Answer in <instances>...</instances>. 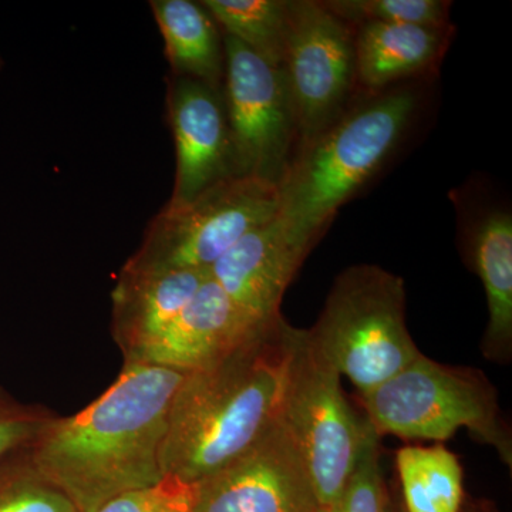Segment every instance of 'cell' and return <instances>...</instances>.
Instances as JSON below:
<instances>
[{
	"instance_id": "2",
	"label": "cell",
	"mask_w": 512,
	"mask_h": 512,
	"mask_svg": "<svg viewBox=\"0 0 512 512\" xmlns=\"http://www.w3.org/2000/svg\"><path fill=\"white\" fill-rule=\"evenodd\" d=\"M298 335L282 315L265 320L210 365L185 373L168 421L164 476L197 484L274 426Z\"/></svg>"
},
{
	"instance_id": "15",
	"label": "cell",
	"mask_w": 512,
	"mask_h": 512,
	"mask_svg": "<svg viewBox=\"0 0 512 512\" xmlns=\"http://www.w3.org/2000/svg\"><path fill=\"white\" fill-rule=\"evenodd\" d=\"M258 323L245 315L210 275L137 365L194 372L228 352Z\"/></svg>"
},
{
	"instance_id": "25",
	"label": "cell",
	"mask_w": 512,
	"mask_h": 512,
	"mask_svg": "<svg viewBox=\"0 0 512 512\" xmlns=\"http://www.w3.org/2000/svg\"><path fill=\"white\" fill-rule=\"evenodd\" d=\"M386 512H404L403 507H400L399 504L394 503L392 498H390L389 505H387Z\"/></svg>"
},
{
	"instance_id": "9",
	"label": "cell",
	"mask_w": 512,
	"mask_h": 512,
	"mask_svg": "<svg viewBox=\"0 0 512 512\" xmlns=\"http://www.w3.org/2000/svg\"><path fill=\"white\" fill-rule=\"evenodd\" d=\"M299 148L350 107L356 83L355 28L323 2H291L284 63Z\"/></svg>"
},
{
	"instance_id": "27",
	"label": "cell",
	"mask_w": 512,
	"mask_h": 512,
	"mask_svg": "<svg viewBox=\"0 0 512 512\" xmlns=\"http://www.w3.org/2000/svg\"><path fill=\"white\" fill-rule=\"evenodd\" d=\"M466 512H478V511L468 510V511H466Z\"/></svg>"
},
{
	"instance_id": "18",
	"label": "cell",
	"mask_w": 512,
	"mask_h": 512,
	"mask_svg": "<svg viewBox=\"0 0 512 512\" xmlns=\"http://www.w3.org/2000/svg\"><path fill=\"white\" fill-rule=\"evenodd\" d=\"M404 512H461L463 467L443 444L406 446L396 454Z\"/></svg>"
},
{
	"instance_id": "22",
	"label": "cell",
	"mask_w": 512,
	"mask_h": 512,
	"mask_svg": "<svg viewBox=\"0 0 512 512\" xmlns=\"http://www.w3.org/2000/svg\"><path fill=\"white\" fill-rule=\"evenodd\" d=\"M380 439L382 437L372 427L342 494L335 503L320 508L319 512H386L390 494L380 463Z\"/></svg>"
},
{
	"instance_id": "14",
	"label": "cell",
	"mask_w": 512,
	"mask_h": 512,
	"mask_svg": "<svg viewBox=\"0 0 512 512\" xmlns=\"http://www.w3.org/2000/svg\"><path fill=\"white\" fill-rule=\"evenodd\" d=\"M208 276V271L121 268L111 292V330L124 365L140 362Z\"/></svg>"
},
{
	"instance_id": "1",
	"label": "cell",
	"mask_w": 512,
	"mask_h": 512,
	"mask_svg": "<svg viewBox=\"0 0 512 512\" xmlns=\"http://www.w3.org/2000/svg\"><path fill=\"white\" fill-rule=\"evenodd\" d=\"M184 376L167 367L124 365L82 412L53 417L30 447L33 463L79 512L161 483L171 407Z\"/></svg>"
},
{
	"instance_id": "6",
	"label": "cell",
	"mask_w": 512,
	"mask_h": 512,
	"mask_svg": "<svg viewBox=\"0 0 512 512\" xmlns=\"http://www.w3.org/2000/svg\"><path fill=\"white\" fill-rule=\"evenodd\" d=\"M278 185L256 177L227 178L183 207H164L124 266L208 271L252 229L278 212Z\"/></svg>"
},
{
	"instance_id": "13",
	"label": "cell",
	"mask_w": 512,
	"mask_h": 512,
	"mask_svg": "<svg viewBox=\"0 0 512 512\" xmlns=\"http://www.w3.org/2000/svg\"><path fill=\"white\" fill-rule=\"evenodd\" d=\"M460 237L471 266L484 285L488 326L483 352L493 362H507L512 349V215L507 208L451 194Z\"/></svg>"
},
{
	"instance_id": "5",
	"label": "cell",
	"mask_w": 512,
	"mask_h": 512,
	"mask_svg": "<svg viewBox=\"0 0 512 512\" xmlns=\"http://www.w3.org/2000/svg\"><path fill=\"white\" fill-rule=\"evenodd\" d=\"M365 419L379 437L444 441L466 429L511 467L512 441L487 377L424 355L376 389L360 394Z\"/></svg>"
},
{
	"instance_id": "17",
	"label": "cell",
	"mask_w": 512,
	"mask_h": 512,
	"mask_svg": "<svg viewBox=\"0 0 512 512\" xmlns=\"http://www.w3.org/2000/svg\"><path fill=\"white\" fill-rule=\"evenodd\" d=\"M171 76L187 77L224 92V33L201 2L151 0Z\"/></svg>"
},
{
	"instance_id": "20",
	"label": "cell",
	"mask_w": 512,
	"mask_h": 512,
	"mask_svg": "<svg viewBox=\"0 0 512 512\" xmlns=\"http://www.w3.org/2000/svg\"><path fill=\"white\" fill-rule=\"evenodd\" d=\"M0 512H79L33 463L30 448L0 461Z\"/></svg>"
},
{
	"instance_id": "21",
	"label": "cell",
	"mask_w": 512,
	"mask_h": 512,
	"mask_svg": "<svg viewBox=\"0 0 512 512\" xmlns=\"http://www.w3.org/2000/svg\"><path fill=\"white\" fill-rule=\"evenodd\" d=\"M330 12L353 28L363 23H400V25L450 26V2L443 0H329Z\"/></svg>"
},
{
	"instance_id": "19",
	"label": "cell",
	"mask_w": 512,
	"mask_h": 512,
	"mask_svg": "<svg viewBox=\"0 0 512 512\" xmlns=\"http://www.w3.org/2000/svg\"><path fill=\"white\" fill-rule=\"evenodd\" d=\"M222 33L272 66L282 67L288 40L289 0H201Z\"/></svg>"
},
{
	"instance_id": "10",
	"label": "cell",
	"mask_w": 512,
	"mask_h": 512,
	"mask_svg": "<svg viewBox=\"0 0 512 512\" xmlns=\"http://www.w3.org/2000/svg\"><path fill=\"white\" fill-rule=\"evenodd\" d=\"M194 487V512L320 510L301 448L282 416L245 453Z\"/></svg>"
},
{
	"instance_id": "12",
	"label": "cell",
	"mask_w": 512,
	"mask_h": 512,
	"mask_svg": "<svg viewBox=\"0 0 512 512\" xmlns=\"http://www.w3.org/2000/svg\"><path fill=\"white\" fill-rule=\"evenodd\" d=\"M309 252L275 215L239 239L210 275L245 315L264 322L281 316L286 289Z\"/></svg>"
},
{
	"instance_id": "8",
	"label": "cell",
	"mask_w": 512,
	"mask_h": 512,
	"mask_svg": "<svg viewBox=\"0 0 512 512\" xmlns=\"http://www.w3.org/2000/svg\"><path fill=\"white\" fill-rule=\"evenodd\" d=\"M224 103L235 173L278 185L299 147L298 123L282 67L224 35Z\"/></svg>"
},
{
	"instance_id": "26",
	"label": "cell",
	"mask_w": 512,
	"mask_h": 512,
	"mask_svg": "<svg viewBox=\"0 0 512 512\" xmlns=\"http://www.w3.org/2000/svg\"><path fill=\"white\" fill-rule=\"evenodd\" d=\"M3 64H5V63H3V59H2V57H0V69H2Z\"/></svg>"
},
{
	"instance_id": "16",
	"label": "cell",
	"mask_w": 512,
	"mask_h": 512,
	"mask_svg": "<svg viewBox=\"0 0 512 512\" xmlns=\"http://www.w3.org/2000/svg\"><path fill=\"white\" fill-rule=\"evenodd\" d=\"M450 26L370 22L355 28L356 83L382 93L429 69L446 49Z\"/></svg>"
},
{
	"instance_id": "24",
	"label": "cell",
	"mask_w": 512,
	"mask_h": 512,
	"mask_svg": "<svg viewBox=\"0 0 512 512\" xmlns=\"http://www.w3.org/2000/svg\"><path fill=\"white\" fill-rule=\"evenodd\" d=\"M194 500V484L165 476L154 487L119 495L93 512H194Z\"/></svg>"
},
{
	"instance_id": "11",
	"label": "cell",
	"mask_w": 512,
	"mask_h": 512,
	"mask_svg": "<svg viewBox=\"0 0 512 512\" xmlns=\"http://www.w3.org/2000/svg\"><path fill=\"white\" fill-rule=\"evenodd\" d=\"M165 109L175 147V177L165 207H183L212 185L237 177L224 92L168 74Z\"/></svg>"
},
{
	"instance_id": "7",
	"label": "cell",
	"mask_w": 512,
	"mask_h": 512,
	"mask_svg": "<svg viewBox=\"0 0 512 512\" xmlns=\"http://www.w3.org/2000/svg\"><path fill=\"white\" fill-rule=\"evenodd\" d=\"M282 419L301 448L320 508L338 500L372 426L350 406L340 375L299 329Z\"/></svg>"
},
{
	"instance_id": "4",
	"label": "cell",
	"mask_w": 512,
	"mask_h": 512,
	"mask_svg": "<svg viewBox=\"0 0 512 512\" xmlns=\"http://www.w3.org/2000/svg\"><path fill=\"white\" fill-rule=\"evenodd\" d=\"M306 338L360 394L397 375L421 355L407 329L403 278L355 265L333 282Z\"/></svg>"
},
{
	"instance_id": "3",
	"label": "cell",
	"mask_w": 512,
	"mask_h": 512,
	"mask_svg": "<svg viewBox=\"0 0 512 512\" xmlns=\"http://www.w3.org/2000/svg\"><path fill=\"white\" fill-rule=\"evenodd\" d=\"M419 97L397 87L369 94L303 144L278 183L276 218L313 249L343 204L375 178L402 143Z\"/></svg>"
},
{
	"instance_id": "23",
	"label": "cell",
	"mask_w": 512,
	"mask_h": 512,
	"mask_svg": "<svg viewBox=\"0 0 512 512\" xmlns=\"http://www.w3.org/2000/svg\"><path fill=\"white\" fill-rule=\"evenodd\" d=\"M55 416L45 407L19 402L0 387V461L32 447Z\"/></svg>"
}]
</instances>
